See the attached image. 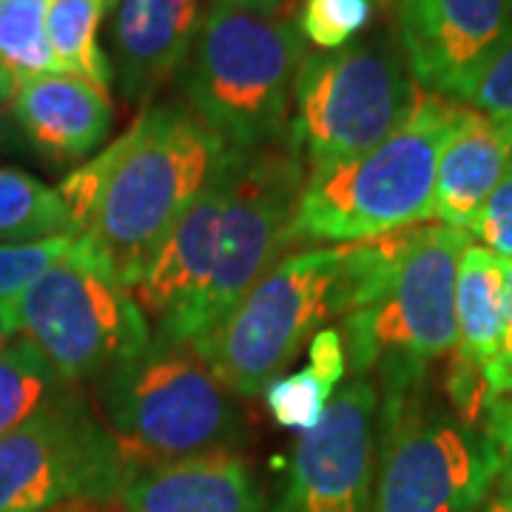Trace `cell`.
Returning a JSON list of instances; mask_svg holds the SVG:
<instances>
[{"instance_id": "cell-1", "label": "cell", "mask_w": 512, "mask_h": 512, "mask_svg": "<svg viewBox=\"0 0 512 512\" xmlns=\"http://www.w3.org/2000/svg\"><path fill=\"white\" fill-rule=\"evenodd\" d=\"M231 151L197 111L180 103L143 111L123 137L100 151L106 177L86 234L128 288Z\"/></svg>"}, {"instance_id": "cell-2", "label": "cell", "mask_w": 512, "mask_h": 512, "mask_svg": "<svg viewBox=\"0 0 512 512\" xmlns=\"http://www.w3.org/2000/svg\"><path fill=\"white\" fill-rule=\"evenodd\" d=\"M458 106L419 89L407 120L379 146L308 171L291 245H350L433 220L439 154Z\"/></svg>"}, {"instance_id": "cell-3", "label": "cell", "mask_w": 512, "mask_h": 512, "mask_svg": "<svg viewBox=\"0 0 512 512\" xmlns=\"http://www.w3.org/2000/svg\"><path fill=\"white\" fill-rule=\"evenodd\" d=\"M470 242L461 228L416 225L382 288L342 316L350 373L373 379L379 396L427 382L430 365L456 348V274Z\"/></svg>"}, {"instance_id": "cell-4", "label": "cell", "mask_w": 512, "mask_h": 512, "mask_svg": "<svg viewBox=\"0 0 512 512\" xmlns=\"http://www.w3.org/2000/svg\"><path fill=\"white\" fill-rule=\"evenodd\" d=\"M106 430L134 473L231 450L239 436L234 393L191 345L148 342L100 379Z\"/></svg>"}, {"instance_id": "cell-5", "label": "cell", "mask_w": 512, "mask_h": 512, "mask_svg": "<svg viewBox=\"0 0 512 512\" xmlns=\"http://www.w3.org/2000/svg\"><path fill=\"white\" fill-rule=\"evenodd\" d=\"M302 57V37L291 23L214 3L185 57L183 92L231 148L276 146L288 131Z\"/></svg>"}, {"instance_id": "cell-6", "label": "cell", "mask_w": 512, "mask_h": 512, "mask_svg": "<svg viewBox=\"0 0 512 512\" xmlns=\"http://www.w3.org/2000/svg\"><path fill=\"white\" fill-rule=\"evenodd\" d=\"M6 336L35 345L66 384L109 376L151 342V325L109 256L89 234L32 282L12 308Z\"/></svg>"}, {"instance_id": "cell-7", "label": "cell", "mask_w": 512, "mask_h": 512, "mask_svg": "<svg viewBox=\"0 0 512 512\" xmlns=\"http://www.w3.org/2000/svg\"><path fill=\"white\" fill-rule=\"evenodd\" d=\"M498 478L484 424L433 402L424 382L382 396L373 512H476Z\"/></svg>"}, {"instance_id": "cell-8", "label": "cell", "mask_w": 512, "mask_h": 512, "mask_svg": "<svg viewBox=\"0 0 512 512\" xmlns=\"http://www.w3.org/2000/svg\"><path fill=\"white\" fill-rule=\"evenodd\" d=\"M419 86L402 43L373 35L336 52L302 57L293 80L288 146L308 171L367 154L407 120Z\"/></svg>"}, {"instance_id": "cell-9", "label": "cell", "mask_w": 512, "mask_h": 512, "mask_svg": "<svg viewBox=\"0 0 512 512\" xmlns=\"http://www.w3.org/2000/svg\"><path fill=\"white\" fill-rule=\"evenodd\" d=\"M339 262L342 245L282 256L191 348L234 396L262 393L293 365L313 330L333 319Z\"/></svg>"}, {"instance_id": "cell-10", "label": "cell", "mask_w": 512, "mask_h": 512, "mask_svg": "<svg viewBox=\"0 0 512 512\" xmlns=\"http://www.w3.org/2000/svg\"><path fill=\"white\" fill-rule=\"evenodd\" d=\"M131 470L86 402L63 390L0 436V512H52L120 498Z\"/></svg>"}, {"instance_id": "cell-11", "label": "cell", "mask_w": 512, "mask_h": 512, "mask_svg": "<svg viewBox=\"0 0 512 512\" xmlns=\"http://www.w3.org/2000/svg\"><path fill=\"white\" fill-rule=\"evenodd\" d=\"M305 177L308 168L291 146L276 143L256 151H237L214 276L202 296L194 342L217 328L225 313L291 248L293 214Z\"/></svg>"}, {"instance_id": "cell-12", "label": "cell", "mask_w": 512, "mask_h": 512, "mask_svg": "<svg viewBox=\"0 0 512 512\" xmlns=\"http://www.w3.org/2000/svg\"><path fill=\"white\" fill-rule=\"evenodd\" d=\"M379 413L373 379L336 387L322 421L293 444L274 512H373Z\"/></svg>"}, {"instance_id": "cell-13", "label": "cell", "mask_w": 512, "mask_h": 512, "mask_svg": "<svg viewBox=\"0 0 512 512\" xmlns=\"http://www.w3.org/2000/svg\"><path fill=\"white\" fill-rule=\"evenodd\" d=\"M237 148L228 154L220 174L205 185L194 205L151 251L134 282V299L146 313L151 336L171 345H191L197 336V313L214 276L220 225L228 202Z\"/></svg>"}, {"instance_id": "cell-14", "label": "cell", "mask_w": 512, "mask_h": 512, "mask_svg": "<svg viewBox=\"0 0 512 512\" xmlns=\"http://www.w3.org/2000/svg\"><path fill=\"white\" fill-rule=\"evenodd\" d=\"M396 9L416 86L456 103L512 29V0H399Z\"/></svg>"}, {"instance_id": "cell-15", "label": "cell", "mask_w": 512, "mask_h": 512, "mask_svg": "<svg viewBox=\"0 0 512 512\" xmlns=\"http://www.w3.org/2000/svg\"><path fill=\"white\" fill-rule=\"evenodd\" d=\"M20 134L49 163L69 165L103 146L114 123L106 89L69 72H52L20 86L12 103Z\"/></svg>"}, {"instance_id": "cell-16", "label": "cell", "mask_w": 512, "mask_h": 512, "mask_svg": "<svg viewBox=\"0 0 512 512\" xmlns=\"http://www.w3.org/2000/svg\"><path fill=\"white\" fill-rule=\"evenodd\" d=\"M200 29V0H123L114 20V74L131 103L183 69Z\"/></svg>"}, {"instance_id": "cell-17", "label": "cell", "mask_w": 512, "mask_h": 512, "mask_svg": "<svg viewBox=\"0 0 512 512\" xmlns=\"http://www.w3.org/2000/svg\"><path fill=\"white\" fill-rule=\"evenodd\" d=\"M512 163V128L484 111L458 106L439 154L433 220L470 231L481 205Z\"/></svg>"}, {"instance_id": "cell-18", "label": "cell", "mask_w": 512, "mask_h": 512, "mask_svg": "<svg viewBox=\"0 0 512 512\" xmlns=\"http://www.w3.org/2000/svg\"><path fill=\"white\" fill-rule=\"evenodd\" d=\"M120 501L126 512L262 510L248 464L231 450L140 470L126 481Z\"/></svg>"}, {"instance_id": "cell-19", "label": "cell", "mask_w": 512, "mask_h": 512, "mask_svg": "<svg viewBox=\"0 0 512 512\" xmlns=\"http://www.w3.org/2000/svg\"><path fill=\"white\" fill-rule=\"evenodd\" d=\"M507 316V262L470 242L456 274V348L450 367L487 382Z\"/></svg>"}, {"instance_id": "cell-20", "label": "cell", "mask_w": 512, "mask_h": 512, "mask_svg": "<svg viewBox=\"0 0 512 512\" xmlns=\"http://www.w3.org/2000/svg\"><path fill=\"white\" fill-rule=\"evenodd\" d=\"M345 370L348 356L339 330L322 328L308 345V367L282 373L262 390L271 419L282 430H293L299 436L311 433L325 416Z\"/></svg>"}, {"instance_id": "cell-21", "label": "cell", "mask_w": 512, "mask_h": 512, "mask_svg": "<svg viewBox=\"0 0 512 512\" xmlns=\"http://www.w3.org/2000/svg\"><path fill=\"white\" fill-rule=\"evenodd\" d=\"M49 0H3L0 3V103L12 106L20 86L63 72L46 32Z\"/></svg>"}, {"instance_id": "cell-22", "label": "cell", "mask_w": 512, "mask_h": 512, "mask_svg": "<svg viewBox=\"0 0 512 512\" xmlns=\"http://www.w3.org/2000/svg\"><path fill=\"white\" fill-rule=\"evenodd\" d=\"M117 0H49L46 32L60 69L92 80L94 86L109 92L114 80L111 60L100 52L97 32Z\"/></svg>"}, {"instance_id": "cell-23", "label": "cell", "mask_w": 512, "mask_h": 512, "mask_svg": "<svg viewBox=\"0 0 512 512\" xmlns=\"http://www.w3.org/2000/svg\"><path fill=\"white\" fill-rule=\"evenodd\" d=\"M63 234L77 237L57 188L15 165L0 168V245Z\"/></svg>"}, {"instance_id": "cell-24", "label": "cell", "mask_w": 512, "mask_h": 512, "mask_svg": "<svg viewBox=\"0 0 512 512\" xmlns=\"http://www.w3.org/2000/svg\"><path fill=\"white\" fill-rule=\"evenodd\" d=\"M69 384L55 373L46 356L23 336L0 342V436L40 413Z\"/></svg>"}, {"instance_id": "cell-25", "label": "cell", "mask_w": 512, "mask_h": 512, "mask_svg": "<svg viewBox=\"0 0 512 512\" xmlns=\"http://www.w3.org/2000/svg\"><path fill=\"white\" fill-rule=\"evenodd\" d=\"M72 242V234H63V237L35 239V242L0 245V333L3 336H6L12 308L18 305L23 291L46 274L57 259L72 248Z\"/></svg>"}, {"instance_id": "cell-26", "label": "cell", "mask_w": 512, "mask_h": 512, "mask_svg": "<svg viewBox=\"0 0 512 512\" xmlns=\"http://www.w3.org/2000/svg\"><path fill=\"white\" fill-rule=\"evenodd\" d=\"M373 18V0H305L296 32L319 52L345 49Z\"/></svg>"}, {"instance_id": "cell-27", "label": "cell", "mask_w": 512, "mask_h": 512, "mask_svg": "<svg viewBox=\"0 0 512 512\" xmlns=\"http://www.w3.org/2000/svg\"><path fill=\"white\" fill-rule=\"evenodd\" d=\"M461 103H470V109L484 111L512 128V29L470 80Z\"/></svg>"}, {"instance_id": "cell-28", "label": "cell", "mask_w": 512, "mask_h": 512, "mask_svg": "<svg viewBox=\"0 0 512 512\" xmlns=\"http://www.w3.org/2000/svg\"><path fill=\"white\" fill-rule=\"evenodd\" d=\"M470 237H476L478 245L501 256L504 262H512V163L481 205Z\"/></svg>"}, {"instance_id": "cell-29", "label": "cell", "mask_w": 512, "mask_h": 512, "mask_svg": "<svg viewBox=\"0 0 512 512\" xmlns=\"http://www.w3.org/2000/svg\"><path fill=\"white\" fill-rule=\"evenodd\" d=\"M487 433L493 439L498 458H501V478L498 487L512 493V393L498 396L487 413Z\"/></svg>"}, {"instance_id": "cell-30", "label": "cell", "mask_w": 512, "mask_h": 512, "mask_svg": "<svg viewBox=\"0 0 512 512\" xmlns=\"http://www.w3.org/2000/svg\"><path fill=\"white\" fill-rule=\"evenodd\" d=\"M487 390L493 396L512 393V262H507V316H504V336H501V348L495 356L493 367L487 370Z\"/></svg>"}, {"instance_id": "cell-31", "label": "cell", "mask_w": 512, "mask_h": 512, "mask_svg": "<svg viewBox=\"0 0 512 512\" xmlns=\"http://www.w3.org/2000/svg\"><path fill=\"white\" fill-rule=\"evenodd\" d=\"M20 146V134H18V123L12 120L9 114V106L0 103V154H9Z\"/></svg>"}, {"instance_id": "cell-32", "label": "cell", "mask_w": 512, "mask_h": 512, "mask_svg": "<svg viewBox=\"0 0 512 512\" xmlns=\"http://www.w3.org/2000/svg\"><path fill=\"white\" fill-rule=\"evenodd\" d=\"M220 3L242 9V12H254V15H274L282 0H220Z\"/></svg>"}, {"instance_id": "cell-33", "label": "cell", "mask_w": 512, "mask_h": 512, "mask_svg": "<svg viewBox=\"0 0 512 512\" xmlns=\"http://www.w3.org/2000/svg\"><path fill=\"white\" fill-rule=\"evenodd\" d=\"M476 512H512V493L498 487V493H493Z\"/></svg>"}, {"instance_id": "cell-34", "label": "cell", "mask_w": 512, "mask_h": 512, "mask_svg": "<svg viewBox=\"0 0 512 512\" xmlns=\"http://www.w3.org/2000/svg\"><path fill=\"white\" fill-rule=\"evenodd\" d=\"M376 3H379V6H396L399 0H376Z\"/></svg>"}, {"instance_id": "cell-35", "label": "cell", "mask_w": 512, "mask_h": 512, "mask_svg": "<svg viewBox=\"0 0 512 512\" xmlns=\"http://www.w3.org/2000/svg\"><path fill=\"white\" fill-rule=\"evenodd\" d=\"M3 339H6V336H3V333H0V342H3Z\"/></svg>"}, {"instance_id": "cell-36", "label": "cell", "mask_w": 512, "mask_h": 512, "mask_svg": "<svg viewBox=\"0 0 512 512\" xmlns=\"http://www.w3.org/2000/svg\"><path fill=\"white\" fill-rule=\"evenodd\" d=\"M0 3H3V0H0Z\"/></svg>"}]
</instances>
